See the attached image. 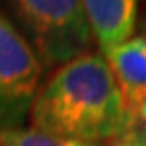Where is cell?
<instances>
[{"label":"cell","mask_w":146,"mask_h":146,"mask_svg":"<svg viewBox=\"0 0 146 146\" xmlns=\"http://www.w3.org/2000/svg\"><path fill=\"white\" fill-rule=\"evenodd\" d=\"M93 42L108 55L134 35L139 0H81Z\"/></svg>","instance_id":"5"},{"label":"cell","mask_w":146,"mask_h":146,"mask_svg":"<svg viewBox=\"0 0 146 146\" xmlns=\"http://www.w3.org/2000/svg\"><path fill=\"white\" fill-rule=\"evenodd\" d=\"M0 146H104L100 143L79 141L72 137L48 134L32 127L2 129L0 130Z\"/></svg>","instance_id":"6"},{"label":"cell","mask_w":146,"mask_h":146,"mask_svg":"<svg viewBox=\"0 0 146 146\" xmlns=\"http://www.w3.org/2000/svg\"><path fill=\"white\" fill-rule=\"evenodd\" d=\"M106 146H146V129H130Z\"/></svg>","instance_id":"7"},{"label":"cell","mask_w":146,"mask_h":146,"mask_svg":"<svg viewBox=\"0 0 146 146\" xmlns=\"http://www.w3.org/2000/svg\"><path fill=\"white\" fill-rule=\"evenodd\" d=\"M42 74L34 49L0 13V130L23 127Z\"/></svg>","instance_id":"3"},{"label":"cell","mask_w":146,"mask_h":146,"mask_svg":"<svg viewBox=\"0 0 146 146\" xmlns=\"http://www.w3.org/2000/svg\"><path fill=\"white\" fill-rule=\"evenodd\" d=\"M104 58L108 60L116 81L132 129L135 111L146 97V35H132L129 40L104 55Z\"/></svg>","instance_id":"4"},{"label":"cell","mask_w":146,"mask_h":146,"mask_svg":"<svg viewBox=\"0 0 146 146\" xmlns=\"http://www.w3.org/2000/svg\"><path fill=\"white\" fill-rule=\"evenodd\" d=\"M0 13L34 49L44 69L90 53L93 37L81 0H0Z\"/></svg>","instance_id":"2"},{"label":"cell","mask_w":146,"mask_h":146,"mask_svg":"<svg viewBox=\"0 0 146 146\" xmlns=\"http://www.w3.org/2000/svg\"><path fill=\"white\" fill-rule=\"evenodd\" d=\"M32 129L90 143H106L130 130L108 60L90 51L55 69L30 108Z\"/></svg>","instance_id":"1"},{"label":"cell","mask_w":146,"mask_h":146,"mask_svg":"<svg viewBox=\"0 0 146 146\" xmlns=\"http://www.w3.org/2000/svg\"><path fill=\"white\" fill-rule=\"evenodd\" d=\"M132 129H146V97L141 102V106L135 111V116L132 121Z\"/></svg>","instance_id":"8"}]
</instances>
